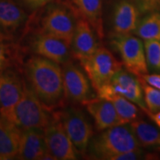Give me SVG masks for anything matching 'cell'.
<instances>
[{
  "instance_id": "7",
  "label": "cell",
  "mask_w": 160,
  "mask_h": 160,
  "mask_svg": "<svg viewBox=\"0 0 160 160\" xmlns=\"http://www.w3.org/2000/svg\"><path fill=\"white\" fill-rule=\"evenodd\" d=\"M97 97L107 99L112 94H119L137 105L145 113L148 112L146 107L144 93L138 78L122 69L115 73L108 83L100 87L97 91Z\"/></svg>"
},
{
  "instance_id": "14",
  "label": "cell",
  "mask_w": 160,
  "mask_h": 160,
  "mask_svg": "<svg viewBox=\"0 0 160 160\" xmlns=\"http://www.w3.org/2000/svg\"><path fill=\"white\" fill-rule=\"evenodd\" d=\"M88 113L93 117L95 125L99 131L125 125L120 119L114 106L108 100L102 98H93L84 104Z\"/></svg>"
},
{
  "instance_id": "26",
  "label": "cell",
  "mask_w": 160,
  "mask_h": 160,
  "mask_svg": "<svg viewBox=\"0 0 160 160\" xmlns=\"http://www.w3.org/2000/svg\"><path fill=\"white\" fill-rule=\"evenodd\" d=\"M10 59L11 56L8 46L4 42L2 38H0V73L9 68Z\"/></svg>"
},
{
  "instance_id": "18",
  "label": "cell",
  "mask_w": 160,
  "mask_h": 160,
  "mask_svg": "<svg viewBox=\"0 0 160 160\" xmlns=\"http://www.w3.org/2000/svg\"><path fill=\"white\" fill-rule=\"evenodd\" d=\"M22 131L0 115V160L17 159Z\"/></svg>"
},
{
  "instance_id": "16",
  "label": "cell",
  "mask_w": 160,
  "mask_h": 160,
  "mask_svg": "<svg viewBox=\"0 0 160 160\" xmlns=\"http://www.w3.org/2000/svg\"><path fill=\"white\" fill-rule=\"evenodd\" d=\"M140 11L136 4L129 0H121L114 8L113 28L115 35L131 34L139 24Z\"/></svg>"
},
{
  "instance_id": "4",
  "label": "cell",
  "mask_w": 160,
  "mask_h": 160,
  "mask_svg": "<svg viewBox=\"0 0 160 160\" xmlns=\"http://www.w3.org/2000/svg\"><path fill=\"white\" fill-rule=\"evenodd\" d=\"M55 113L78 153L87 155L90 142L93 137V130L85 113L74 106L65 108Z\"/></svg>"
},
{
  "instance_id": "20",
  "label": "cell",
  "mask_w": 160,
  "mask_h": 160,
  "mask_svg": "<svg viewBox=\"0 0 160 160\" xmlns=\"http://www.w3.org/2000/svg\"><path fill=\"white\" fill-rule=\"evenodd\" d=\"M140 147L160 151V131L143 120H134L129 123Z\"/></svg>"
},
{
  "instance_id": "19",
  "label": "cell",
  "mask_w": 160,
  "mask_h": 160,
  "mask_svg": "<svg viewBox=\"0 0 160 160\" xmlns=\"http://www.w3.org/2000/svg\"><path fill=\"white\" fill-rule=\"evenodd\" d=\"M78 13L91 24L98 37H104L102 0H72Z\"/></svg>"
},
{
  "instance_id": "29",
  "label": "cell",
  "mask_w": 160,
  "mask_h": 160,
  "mask_svg": "<svg viewBox=\"0 0 160 160\" xmlns=\"http://www.w3.org/2000/svg\"><path fill=\"white\" fill-rule=\"evenodd\" d=\"M23 2L31 9H37L51 3L54 0H22Z\"/></svg>"
},
{
  "instance_id": "15",
  "label": "cell",
  "mask_w": 160,
  "mask_h": 160,
  "mask_svg": "<svg viewBox=\"0 0 160 160\" xmlns=\"http://www.w3.org/2000/svg\"><path fill=\"white\" fill-rule=\"evenodd\" d=\"M48 151L44 129L30 128L22 131L17 159H42Z\"/></svg>"
},
{
  "instance_id": "2",
  "label": "cell",
  "mask_w": 160,
  "mask_h": 160,
  "mask_svg": "<svg viewBox=\"0 0 160 160\" xmlns=\"http://www.w3.org/2000/svg\"><path fill=\"white\" fill-rule=\"evenodd\" d=\"M140 148L134 133L127 125H117L102 131L92 138L87 154L96 159L111 160L113 156ZM87 156V155H86Z\"/></svg>"
},
{
  "instance_id": "3",
  "label": "cell",
  "mask_w": 160,
  "mask_h": 160,
  "mask_svg": "<svg viewBox=\"0 0 160 160\" xmlns=\"http://www.w3.org/2000/svg\"><path fill=\"white\" fill-rule=\"evenodd\" d=\"M2 117L23 131L30 128L44 129L48 124L52 114L25 82L22 97L5 116Z\"/></svg>"
},
{
  "instance_id": "27",
  "label": "cell",
  "mask_w": 160,
  "mask_h": 160,
  "mask_svg": "<svg viewBox=\"0 0 160 160\" xmlns=\"http://www.w3.org/2000/svg\"><path fill=\"white\" fill-rule=\"evenodd\" d=\"M143 157L144 152L139 148L134 151L119 153L111 157V160H136L143 159Z\"/></svg>"
},
{
  "instance_id": "24",
  "label": "cell",
  "mask_w": 160,
  "mask_h": 160,
  "mask_svg": "<svg viewBox=\"0 0 160 160\" xmlns=\"http://www.w3.org/2000/svg\"><path fill=\"white\" fill-rule=\"evenodd\" d=\"M144 46L148 68L160 71V40H145Z\"/></svg>"
},
{
  "instance_id": "22",
  "label": "cell",
  "mask_w": 160,
  "mask_h": 160,
  "mask_svg": "<svg viewBox=\"0 0 160 160\" xmlns=\"http://www.w3.org/2000/svg\"><path fill=\"white\" fill-rule=\"evenodd\" d=\"M105 99L108 100L113 104L124 124H129L139 118V110L137 105L123 96L112 94Z\"/></svg>"
},
{
  "instance_id": "8",
  "label": "cell",
  "mask_w": 160,
  "mask_h": 160,
  "mask_svg": "<svg viewBox=\"0 0 160 160\" xmlns=\"http://www.w3.org/2000/svg\"><path fill=\"white\" fill-rule=\"evenodd\" d=\"M63 86L65 99L85 104L95 98L93 87L85 71L69 61L62 65Z\"/></svg>"
},
{
  "instance_id": "11",
  "label": "cell",
  "mask_w": 160,
  "mask_h": 160,
  "mask_svg": "<svg viewBox=\"0 0 160 160\" xmlns=\"http://www.w3.org/2000/svg\"><path fill=\"white\" fill-rule=\"evenodd\" d=\"M29 48L36 55L64 65L71 61V46L66 42L45 33H37L31 38Z\"/></svg>"
},
{
  "instance_id": "23",
  "label": "cell",
  "mask_w": 160,
  "mask_h": 160,
  "mask_svg": "<svg viewBox=\"0 0 160 160\" xmlns=\"http://www.w3.org/2000/svg\"><path fill=\"white\" fill-rule=\"evenodd\" d=\"M144 93V99L148 112L156 113L160 111V90L148 85L142 77H137Z\"/></svg>"
},
{
  "instance_id": "9",
  "label": "cell",
  "mask_w": 160,
  "mask_h": 160,
  "mask_svg": "<svg viewBox=\"0 0 160 160\" xmlns=\"http://www.w3.org/2000/svg\"><path fill=\"white\" fill-rule=\"evenodd\" d=\"M75 13V11L72 12L65 6H53L42 19L39 33L57 37L71 46L77 22Z\"/></svg>"
},
{
  "instance_id": "5",
  "label": "cell",
  "mask_w": 160,
  "mask_h": 160,
  "mask_svg": "<svg viewBox=\"0 0 160 160\" xmlns=\"http://www.w3.org/2000/svg\"><path fill=\"white\" fill-rule=\"evenodd\" d=\"M79 62L96 91L108 83L115 73L122 69V64L104 47H99L95 53Z\"/></svg>"
},
{
  "instance_id": "1",
  "label": "cell",
  "mask_w": 160,
  "mask_h": 160,
  "mask_svg": "<svg viewBox=\"0 0 160 160\" xmlns=\"http://www.w3.org/2000/svg\"><path fill=\"white\" fill-rule=\"evenodd\" d=\"M24 73L26 83L48 111L63 105L65 97L59 64L40 56H33L25 64Z\"/></svg>"
},
{
  "instance_id": "21",
  "label": "cell",
  "mask_w": 160,
  "mask_h": 160,
  "mask_svg": "<svg viewBox=\"0 0 160 160\" xmlns=\"http://www.w3.org/2000/svg\"><path fill=\"white\" fill-rule=\"evenodd\" d=\"M138 37L145 40H160V12H152L138 24L134 31Z\"/></svg>"
},
{
  "instance_id": "12",
  "label": "cell",
  "mask_w": 160,
  "mask_h": 160,
  "mask_svg": "<svg viewBox=\"0 0 160 160\" xmlns=\"http://www.w3.org/2000/svg\"><path fill=\"white\" fill-rule=\"evenodd\" d=\"M25 81L17 71L8 68L0 73V115L5 116L19 101Z\"/></svg>"
},
{
  "instance_id": "30",
  "label": "cell",
  "mask_w": 160,
  "mask_h": 160,
  "mask_svg": "<svg viewBox=\"0 0 160 160\" xmlns=\"http://www.w3.org/2000/svg\"><path fill=\"white\" fill-rule=\"evenodd\" d=\"M147 114L151 118V119L153 120L154 122L157 124L158 127L160 128V111L156 112V113H150L148 112Z\"/></svg>"
},
{
  "instance_id": "25",
  "label": "cell",
  "mask_w": 160,
  "mask_h": 160,
  "mask_svg": "<svg viewBox=\"0 0 160 160\" xmlns=\"http://www.w3.org/2000/svg\"><path fill=\"white\" fill-rule=\"evenodd\" d=\"M140 13L160 12V0H135Z\"/></svg>"
},
{
  "instance_id": "6",
  "label": "cell",
  "mask_w": 160,
  "mask_h": 160,
  "mask_svg": "<svg viewBox=\"0 0 160 160\" xmlns=\"http://www.w3.org/2000/svg\"><path fill=\"white\" fill-rule=\"evenodd\" d=\"M111 44L118 51L128 71L137 77L148 73L145 46L139 37L131 34L115 35Z\"/></svg>"
},
{
  "instance_id": "13",
  "label": "cell",
  "mask_w": 160,
  "mask_h": 160,
  "mask_svg": "<svg viewBox=\"0 0 160 160\" xmlns=\"http://www.w3.org/2000/svg\"><path fill=\"white\" fill-rule=\"evenodd\" d=\"M99 47L91 24L82 17L78 19L71 44L72 55L80 61L95 53Z\"/></svg>"
},
{
  "instance_id": "17",
  "label": "cell",
  "mask_w": 160,
  "mask_h": 160,
  "mask_svg": "<svg viewBox=\"0 0 160 160\" xmlns=\"http://www.w3.org/2000/svg\"><path fill=\"white\" fill-rule=\"evenodd\" d=\"M27 15L13 0H0V37H11L25 22Z\"/></svg>"
},
{
  "instance_id": "28",
  "label": "cell",
  "mask_w": 160,
  "mask_h": 160,
  "mask_svg": "<svg viewBox=\"0 0 160 160\" xmlns=\"http://www.w3.org/2000/svg\"><path fill=\"white\" fill-rule=\"evenodd\" d=\"M148 85L160 90V74H144L141 76Z\"/></svg>"
},
{
  "instance_id": "10",
  "label": "cell",
  "mask_w": 160,
  "mask_h": 160,
  "mask_svg": "<svg viewBox=\"0 0 160 160\" xmlns=\"http://www.w3.org/2000/svg\"><path fill=\"white\" fill-rule=\"evenodd\" d=\"M48 151L56 160H74L78 153L72 143L62 124L55 113L52 114L48 124L44 128Z\"/></svg>"
}]
</instances>
